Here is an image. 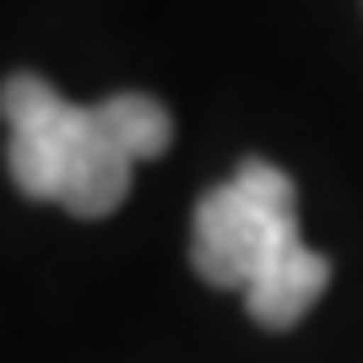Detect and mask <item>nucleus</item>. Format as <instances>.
I'll use <instances>...</instances> for the list:
<instances>
[{"instance_id":"2","label":"nucleus","mask_w":363,"mask_h":363,"mask_svg":"<svg viewBox=\"0 0 363 363\" xmlns=\"http://www.w3.org/2000/svg\"><path fill=\"white\" fill-rule=\"evenodd\" d=\"M190 266L201 282L244 293L266 331H293L331 288V260L298 233V190L266 157H244L233 179L196 201Z\"/></svg>"},{"instance_id":"1","label":"nucleus","mask_w":363,"mask_h":363,"mask_svg":"<svg viewBox=\"0 0 363 363\" xmlns=\"http://www.w3.org/2000/svg\"><path fill=\"white\" fill-rule=\"evenodd\" d=\"M0 120L11 184L71 217H108L130 196L136 163L163 157L174 141V114L147 92H114L82 108L33 71L6 76Z\"/></svg>"}]
</instances>
